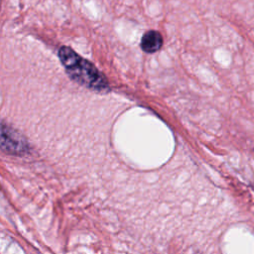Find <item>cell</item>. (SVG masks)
I'll use <instances>...</instances> for the list:
<instances>
[{"label": "cell", "mask_w": 254, "mask_h": 254, "mask_svg": "<svg viewBox=\"0 0 254 254\" xmlns=\"http://www.w3.org/2000/svg\"><path fill=\"white\" fill-rule=\"evenodd\" d=\"M59 58L69 76L91 89L103 90L108 87L105 76L87 60L78 56L68 47H62L59 51Z\"/></svg>", "instance_id": "obj_1"}, {"label": "cell", "mask_w": 254, "mask_h": 254, "mask_svg": "<svg viewBox=\"0 0 254 254\" xmlns=\"http://www.w3.org/2000/svg\"><path fill=\"white\" fill-rule=\"evenodd\" d=\"M28 146L25 140L14 130L2 124V149L12 154H24Z\"/></svg>", "instance_id": "obj_2"}, {"label": "cell", "mask_w": 254, "mask_h": 254, "mask_svg": "<svg viewBox=\"0 0 254 254\" xmlns=\"http://www.w3.org/2000/svg\"><path fill=\"white\" fill-rule=\"evenodd\" d=\"M163 46L162 35L155 30L146 32L141 39V49L146 53H156Z\"/></svg>", "instance_id": "obj_3"}]
</instances>
